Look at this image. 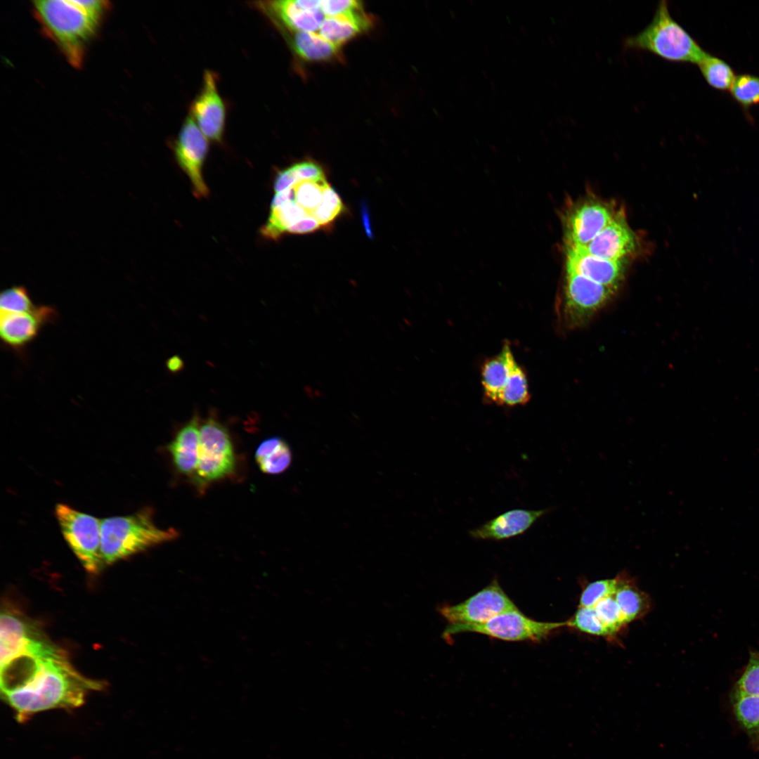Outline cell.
I'll list each match as a JSON object with an SVG mask.
<instances>
[{"instance_id":"cell-27","label":"cell","mask_w":759,"mask_h":759,"mask_svg":"<svg viewBox=\"0 0 759 759\" xmlns=\"http://www.w3.org/2000/svg\"><path fill=\"white\" fill-rule=\"evenodd\" d=\"M566 627L594 636L613 637V635L599 619L594 607H579L571 619L566 621Z\"/></svg>"},{"instance_id":"cell-35","label":"cell","mask_w":759,"mask_h":759,"mask_svg":"<svg viewBox=\"0 0 759 759\" xmlns=\"http://www.w3.org/2000/svg\"><path fill=\"white\" fill-rule=\"evenodd\" d=\"M361 3L353 0L322 1L320 10L325 17L347 14L361 10Z\"/></svg>"},{"instance_id":"cell-30","label":"cell","mask_w":759,"mask_h":759,"mask_svg":"<svg viewBox=\"0 0 759 759\" xmlns=\"http://www.w3.org/2000/svg\"><path fill=\"white\" fill-rule=\"evenodd\" d=\"M618 585V576L600 579L588 583L580 593L579 607H594L603 599L614 595Z\"/></svg>"},{"instance_id":"cell-25","label":"cell","mask_w":759,"mask_h":759,"mask_svg":"<svg viewBox=\"0 0 759 759\" xmlns=\"http://www.w3.org/2000/svg\"><path fill=\"white\" fill-rule=\"evenodd\" d=\"M698 65L704 79L711 86L720 91H730L736 77L725 61L707 53Z\"/></svg>"},{"instance_id":"cell-39","label":"cell","mask_w":759,"mask_h":759,"mask_svg":"<svg viewBox=\"0 0 759 759\" xmlns=\"http://www.w3.org/2000/svg\"><path fill=\"white\" fill-rule=\"evenodd\" d=\"M166 366L169 371L175 373L183 369L184 363L180 356L174 355L167 361Z\"/></svg>"},{"instance_id":"cell-22","label":"cell","mask_w":759,"mask_h":759,"mask_svg":"<svg viewBox=\"0 0 759 759\" xmlns=\"http://www.w3.org/2000/svg\"><path fill=\"white\" fill-rule=\"evenodd\" d=\"M292 458L288 444L277 436L262 441L255 453L256 461L260 469L270 474L285 472L290 465Z\"/></svg>"},{"instance_id":"cell-4","label":"cell","mask_w":759,"mask_h":759,"mask_svg":"<svg viewBox=\"0 0 759 759\" xmlns=\"http://www.w3.org/2000/svg\"><path fill=\"white\" fill-rule=\"evenodd\" d=\"M174 528H162L147 509L126 516L101 519L103 565L112 564L153 546L174 539Z\"/></svg>"},{"instance_id":"cell-12","label":"cell","mask_w":759,"mask_h":759,"mask_svg":"<svg viewBox=\"0 0 759 759\" xmlns=\"http://www.w3.org/2000/svg\"><path fill=\"white\" fill-rule=\"evenodd\" d=\"M190 115L209 140H222L226 126V111L217 87V76L210 70L203 74L202 88L191 103Z\"/></svg>"},{"instance_id":"cell-38","label":"cell","mask_w":759,"mask_h":759,"mask_svg":"<svg viewBox=\"0 0 759 759\" xmlns=\"http://www.w3.org/2000/svg\"><path fill=\"white\" fill-rule=\"evenodd\" d=\"M296 182V179L290 167L280 171L277 174L274 182V190L275 193H279L287 190Z\"/></svg>"},{"instance_id":"cell-13","label":"cell","mask_w":759,"mask_h":759,"mask_svg":"<svg viewBox=\"0 0 759 759\" xmlns=\"http://www.w3.org/2000/svg\"><path fill=\"white\" fill-rule=\"evenodd\" d=\"M607 205L599 201H586L577 205L566 219V237L568 245L585 246L590 242L614 218Z\"/></svg>"},{"instance_id":"cell-8","label":"cell","mask_w":759,"mask_h":759,"mask_svg":"<svg viewBox=\"0 0 759 759\" xmlns=\"http://www.w3.org/2000/svg\"><path fill=\"white\" fill-rule=\"evenodd\" d=\"M563 627H566V621H538L527 617L518 609H515L480 624H449L445 629L443 635L446 637L460 632H470L509 642H538Z\"/></svg>"},{"instance_id":"cell-34","label":"cell","mask_w":759,"mask_h":759,"mask_svg":"<svg viewBox=\"0 0 759 759\" xmlns=\"http://www.w3.org/2000/svg\"><path fill=\"white\" fill-rule=\"evenodd\" d=\"M736 694L759 696V653L751 651L746 667L736 685Z\"/></svg>"},{"instance_id":"cell-11","label":"cell","mask_w":759,"mask_h":759,"mask_svg":"<svg viewBox=\"0 0 759 759\" xmlns=\"http://www.w3.org/2000/svg\"><path fill=\"white\" fill-rule=\"evenodd\" d=\"M209 151L207 138L189 115L183 123L174 145L176 160L189 178L195 195L207 197L209 189L202 176V168Z\"/></svg>"},{"instance_id":"cell-32","label":"cell","mask_w":759,"mask_h":759,"mask_svg":"<svg viewBox=\"0 0 759 759\" xmlns=\"http://www.w3.org/2000/svg\"><path fill=\"white\" fill-rule=\"evenodd\" d=\"M594 609L613 636L627 624L614 595L599 602Z\"/></svg>"},{"instance_id":"cell-2","label":"cell","mask_w":759,"mask_h":759,"mask_svg":"<svg viewBox=\"0 0 759 759\" xmlns=\"http://www.w3.org/2000/svg\"><path fill=\"white\" fill-rule=\"evenodd\" d=\"M33 8L44 33L73 67H81L86 46L100 20L87 12L78 0L34 1Z\"/></svg>"},{"instance_id":"cell-5","label":"cell","mask_w":759,"mask_h":759,"mask_svg":"<svg viewBox=\"0 0 759 759\" xmlns=\"http://www.w3.org/2000/svg\"><path fill=\"white\" fill-rule=\"evenodd\" d=\"M484 396L500 406L524 405L530 400L526 375L517 362L511 346L505 342L501 351L486 360L481 368Z\"/></svg>"},{"instance_id":"cell-19","label":"cell","mask_w":759,"mask_h":759,"mask_svg":"<svg viewBox=\"0 0 759 759\" xmlns=\"http://www.w3.org/2000/svg\"><path fill=\"white\" fill-rule=\"evenodd\" d=\"M200 423L193 417L176 434L169 443V451L176 468L185 475H193L196 471L200 448Z\"/></svg>"},{"instance_id":"cell-31","label":"cell","mask_w":759,"mask_h":759,"mask_svg":"<svg viewBox=\"0 0 759 759\" xmlns=\"http://www.w3.org/2000/svg\"><path fill=\"white\" fill-rule=\"evenodd\" d=\"M35 306L22 286H13L1 292L0 309L2 312L25 313L32 311Z\"/></svg>"},{"instance_id":"cell-33","label":"cell","mask_w":759,"mask_h":759,"mask_svg":"<svg viewBox=\"0 0 759 759\" xmlns=\"http://www.w3.org/2000/svg\"><path fill=\"white\" fill-rule=\"evenodd\" d=\"M343 202L330 185L324 190L323 199L318 207L313 212L312 216L320 226L330 223L343 211Z\"/></svg>"},{"instance_id":"cell-21","label":"cell","mask_w":759,"mask_h":759,"mask_svg":"<svg viewBox=\"0 0 759 759\" xmlns=\"http://www.w3.org/2000/svg\"><path fill=\"white\" fill-rule=\"evenodd\" d=\"M617 576L618 585L614 596L628 624L645 615L650 602L647 596L629 578L624 574Z\"/></svg>"},{"instance_id":"cell-24","label":"cell","mask_w":759,"mask_h":759,"mask_svg":"<svg viewBox=\"0 0 759 759\" xmlns=\"http://www.w3.org/2000/svg\"><path fill=\"white\" fill-rule=\"evenodd\" d=\"M310 216L296 202L290 201L271 208L268 221L262 228V235L269 239L280 238L287 229L303 218Z\"/></svg>"},{"instance_id":"cell-14","label":"cell","mask_w":759,"mask_h":759,"mask_svg":"<svg viewBox=\"0 0 759 759\" xmlns=\"http://www.w3.org/2000/svg\"><path fill=\"white\" fill-rule=\"evenodd\" d=\"M56 316V310L48 306H38L25 313L1 311V340L13 349H21L32 342L41 327L53 320Z\"/></svg>"},{"instance_id":"cell-17","label":"cell","mask_w":759,"mask_h":759,"mask_svg":"<svg viewBox=\"0 0 759 759\" xmlns=\"http://www.w3.org/2000/svg\"><path fill=\"white\" fill-rule=\"evenodd\" d=\"M635 238L623 216L616 214L611 221L588 245L581 247L598 258L619 261L635 249Z\"/></svg>"},{"instance_id":"cell-36","label":"cell","mask_w":759,"mask_h":759,"mask_svg":"<svg viewBox=\"0 0 759 759\" xmlns=\"http://www.w3.org/2000/svg\"><path fill=\"white\" fill-rule=\"evenodd\" d=\"M290 169L296 181L325 179L320 166L313 162L306 161L297 163L291 166Z\"/></svg>"},{"instance_id":"cell-20","label":"cell","mask_w":759,"mask_h":759,"mask_svg":"<svg viewBox=\"0 0 759 759\" xmlns=\"http://www.w3.org/2000/svg\"><path fill=\"white\" fill-rule=\"evenodd\" d=\"M371 20L362 10L353 13L325 17L318 33L335 46L341 45L368 29Z\"/></svg>"},{"instance_id":"cell-26","label":"cell","mask_w":759,"mask_h":759,"mask_svg":"<svg viewBox=\"0 0 759 759\" xmlns=\"http://www.w3.org/2000/svg\"><path fill=\"white\" fill-rule=\"evenodd\" d=\"M328 185L325 179L297 181L292 186L295 195L294 202L301 207L309 216H312L313 212L322 202L324 190Z\"/></svg>"},{"instance_id":"cell-10","label":"cell","mask_w":759,"mask_h":759,"mask_svg":"<svg viewBox=\"0 0 759 759\" xmlns=\"http://www.w3.org/2000/svg\"><path fill=\"white\" fill-rule=\"evenodd\" d=\"M517 609L496 580L466 600L439 608L450 625H476Z\"/></svg>"},{"instance_id":"cell-16","label":"cell","mask_w":759,"mask_h":759,"mask_svg":"<svg viewBox=\"0 0 759 759\" xmlns=\"http://www.w3.org/2000/svg\"><path fill=\"white\" fill-rule=\"evenodd\" d=\"M567 273H575L599 284L618 289L623 278V266L619 261L598 258L581 247L568 245Z\"/></svg>"},{"instance_id":"cell-3","label":"cell","mask_w":759,"mask_h":759,"mask_svg":"<svg viewBox=\"0 0 759 759\" xmlns=\"http://www.w3.org/2000/svg\"><path fill=\"white\" fill-rule=\"evenodd\" d=\"M623 46L679 63L698 65L707 54L673 18L665 0L659 2L652 20L642 30L624 39Z\"/></svg>"},{"instance_id":"cell-29","label":"cell","mask_w":759,"mask_h":759,"mask_svg":"<svg viewBox=\"0 0 759 759\" xmlns=\"http://www.w3.org/2000/svg\"><path fill=\"white\" fill-rule=\"evenodd\" d=\"M734 708L738 721L746 729L759 727V696L734 693Z\"/></svg>"},{"instance_id":"cell-18","label":"cell","mask_w":759,"mask_h":759,"mask_svg":"<svg viewBox=\"0 0 759 759\" xmlns=\"http://www.w3.org/2000/svg\"><path fill=\"white\" fill-rule=\"evenodd\" d=\"M258 7L275 22L295 32H315L325 18L320 9H304L297 0L262 1Z\"/></svg>"},{"instance_id":"cell-40","label":"cell","mask_w":759,"mask_h":759,"mask_svg":"<svg viewBox=\"0 0 759 759\" xmlns=\"http://www.w3.org/2000/svg\"><path fill=\"white\" fill-rule=\"evenodd\" d=\"M361 214L365 232L370 238H372L373 235L371 229L370 215L366 205L364 203L361 206Z\"/></svg>"},{"instance_id":"cell-6","label":"cell","mask_w":759,"mask_h":759,"mask_svg":"<svg viewBox=\"0 0 759 759\" xmlns=\"http://www.w3.org/2000/svg\"><path fill=\"white\" fill-rule=\"evenodd\" d=\"M56 517L62 534L79 561L90 573L104 566L101 556V520L73 507L58 503Z\"/></svg>"},{"instance_id":"cell-9","label":"cell","mask_w":759,"mask_h":759,"mask_svg":"<svg viewBox=\"0 0 759 759\" xmlns=\"http://www.w3.org/2000/svg\"><path fill=\"white\" fill-rule=\"evenodd\" d=\"M235 456L227 429L213 418L200 426L198 462L194 474L198 484L223 479L235 469Z\"/></svg>"},{"instance_id":"cell-1","label":"cell","mask_w":759,"mask_h":759,"mask_svg":"<svg viewBox=\"0 0 759 759\" xmlns=\"http://www.w3.org/2000/svg\"><path fill=\"white\" fill-rule=\"evenodd\" d=\"M1 697L25 722L51 710L81 707L91 692L105 687L88 678L70 663L66 652L53 656L21 655L1 667Z\"/></svg>"},{"instance_id":"cell-37","label":"cell","mask_w":759,"mask_h":759,"mask_svg":"<svg viewBox=\"0 0 759 759\" xmlns=\"http://www.w3.org/2000/svg\"><path fill=\"white\" fill-rule=\"evenodd\" d=\"M320 226H321L315 218L307 216L290 226L287 232L297 234L306 233L313 232L318 229Z\"/></svg>"},{"instance_id":"cell-23","label":"cell","mask_w":759,"mask_h":759,"mask_svg":"<svg viewBox=\"0 0 759 759\" xmlns=\"http://www.w3.org/2000/svg\"><path fill=\"white\" fill-rule=\"evenodd\" d=\"M292 45L294 52L307 61L327 60L335 56L339 51L338 46L316 32H295Z\"/></svg>"},{"instance_id":"cell-7","label":"cell","mask_w":759,"mask_h":759,"mask_svg":"<svg viewBox=\"0 0 759 759\" xmlns=\"http://www.w3.org/2000/svg\"><path fill=\"white\" fill-rule=\"evenodd\" d=\"M618 289L605 286L575 273H567L559 316L564 326H585L612 299Z\"/></svg>"},{"instance_id":"cell-15","label":"cell","mask_w":759,"mask_h":759,"mask_svg":"<svg viewBox=\"0 0 759 759\" xmlns=\"http://www.w3.org/2000/svg\"><path fill=\"white\" fill-rule=\"evenodd\" d=\"M550 509H514L493 518L469 534L472 538L484 540H502L523 534Z\"/></svg>"},{"instance_id":"cell-28","label":"cell","mask_w":759,"mask_h":759,"mask_svg":"<svg viewBox=\"0 0 759 759\" xmlns=\"http://www.w3.org/2000/svg\"><path fill=\"white\" fill-rule=\"evenodd\" d=\"M733 98L744 108L759 103V77L743 74L736 77L730 89Z\"/></svg>"}]
</instances>
